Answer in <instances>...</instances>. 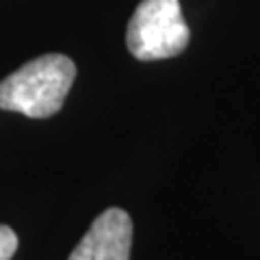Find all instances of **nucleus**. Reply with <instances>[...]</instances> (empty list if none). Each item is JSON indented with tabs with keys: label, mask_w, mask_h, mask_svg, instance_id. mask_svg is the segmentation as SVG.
<instances>
[{
	"label": "nucleus",
	"mask_w": 260,
	"mask_h": 260,
	"mask_svg": "<svg viewBox=\"0 0 260 260\" xmlns=\"http://www.w3.org/2000/svg\"><path fill=\"white\" fill-rule=\"evenodd\" d=\"M76 78V65L65 54H44L0 80V109L46 119L61 111Z\"/></svg>",
	"instance_id": "nucleus-1"
},
{
	"label": "nucleus",
	"mask_w": 260,
	"mask_h": 260,
	"mask_svg": "<svg viewBox=\"0 0 260 260\" xmlns=\"http://www.w3.org/2000/svg\"><path fill=\"white\" fill-rule=\"evenodd\" d=\"M189 39L180 0H141L126 30V46L139 61L172 59L189 46Z\"/></svg>",
	"instance_id": "nucleus-2"
},
{
	"label": "nucleus",
	"mask_w": 260,
	"mask_h": 260,
	"mask_svg": "<svg viewBox=\"0 0 260 260\" xmlns=\"http://www.w3.org/2000/svg\"><path fill=\"white\" fill-rule=\"evenodd\" d=\"M130 245L133 219L126 210L109 208L95 217L68 260H130Z\"/></svg>",
	"instance_id": "nucleus-3"
},
{
	"label": "nucleus",
	"mask_w": 260,
	"mask_h": 260,
	"mask_svg": "<svg viewBox=\"0 0 260 260\" xmlns=\"http://www.w3.org/2000/svg\"><path fill=\"white\" fill-rule=\"evenodd\" d=\"M18 251V234L9 225H0V260H11Z\"/></svg>",
	"instance_id": "nucleus-4"
}]
</instances>
